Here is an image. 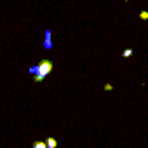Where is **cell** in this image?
Returning a JSON list of instances; mask_svg holds the SVG:
<instances>
[{
    "mask_svg": "<svg viewBox=\"0 0 148 148\" xmlns=\"http://www.w3.org/2000/svg\"><path fill=\"white\" fill-rule=\"evenodd\" d=\"M52 66H54V64H52V61H51V59H42V61L37 64V68H38V73H37V75H40V77H44V79H45L49 73L52 71Z\"/></svg>",
    "mask_w": 148,
    "mask_h": 148,
    "instance_id": "1",
    "label": "cell"
},
{
    "mask_svg": "<svg viewBox=\"0 0 148 148\" xmlns=\"http://www.w3.org/2000/svg\"><path fill=\"white\" fill-rule=\"evenodd\" d=\"M45 49H52V42H51V30H45V42H44Z\"/></svg>",
    "mask_w": 148,
    "mask_h": 148,
    "instance_id": "2",
    "label": "cell"
},
{
    "mask_svg": "<svg viewBox=\"0 0 148 148\" xmlns=\"http://www.w3.org/2000/svg\"><path fill=\"white\" fill-rule=\"evenodd\" d=\"M45 143H47V148H56V146H58V141H56L54 138H47Z\"/></svg>",
    "mask_w": 148,
    "mask_h": 148,
    "instance_id": "3",
    "label": "cell"
},
{
    "mask_svg": "<svg viewBox=\"0 0 148 148\" xmlns=\"http://www.w3.org/2000/svg\"><path fill=\"white\" fill-rule=\"evenodd\" d=\"M32 148H47V143L45 141H35L32 145Z\"/></svg>",
    "mask_w": 148,
    "mask_h": 148,
    "instance_id": "4",
    "label": "cell"
},
{
    "mask_svg": "<svg viewBox=\"0 0 148 148\" xmlns=\"http://www.w3.org/2000/svg\"><path fill=\"white\" fill-rule=\"evenodd\" d=\"M132 52H134V51H132V49H125V51H124V52H122V58H125V59H127V58H129V56H132Z\"/></svg>",
    "mask_w": 148,
    "mask_h": 148,
    "instance_id": "5",
    "label": "cell"
},
{
    "mask_svg": "<svg viewBox=\"0 0 148 148\" xmlns=\"http://www.w3.org/2000/svg\"><path fill=\"white\" fill-rule=\"evenodd\" d=\"M139 18H141L143 21H146V19H148V12H146V11H141V14H139Z\"/></svg>",
    "mask_w": 148,
    "mask_h": 148,
    "instance_id": "6",
    "label": "cell"
},
{
    "mask_svg": "<svg viewBox=\"0 0 148 148\" xmlns=\"http://www.w3.org/2000/svg\"><path fill=\"white\" fill-rule=\"evenodd\" d=\"M30 73H33V75H37V73H38V68H37V66H32V68H30Z\"/></svg>",
    "mask_w": 148,
    "mask_h": 148,
    "instance_id": "7",
    "label": "cell"
},
{
    "mask_svg": "<svg viewBox=\"0 0 148 148\" xmlns=\"http://www.w3.org/2000/svg\"><path fill=\"white\" fill-rule=\"evenodd\" d=\"M42 80H44V77H40V75H35V82H37V84H40Z\"/></svg>",
    "mask_w": 148,
    "mask_h": 148,
    "instance_id": "8",
    "label": "cell"
},
{
    "mask_svg": "<svg viewBox=\"0 0 148 148\" xmlns=\"http://www.w3.org/2000/svg\"><path fill=\"white\" fill-rule=\"evenodd\" d=\"M112 89H113V87H112L110 84H106V86H105V91H112Z\"/></svg>",
    "mask_w": 148,
    "mask_h": 148,
    "instance_id": "9",
    "label": "cell"
}]
</instances>
